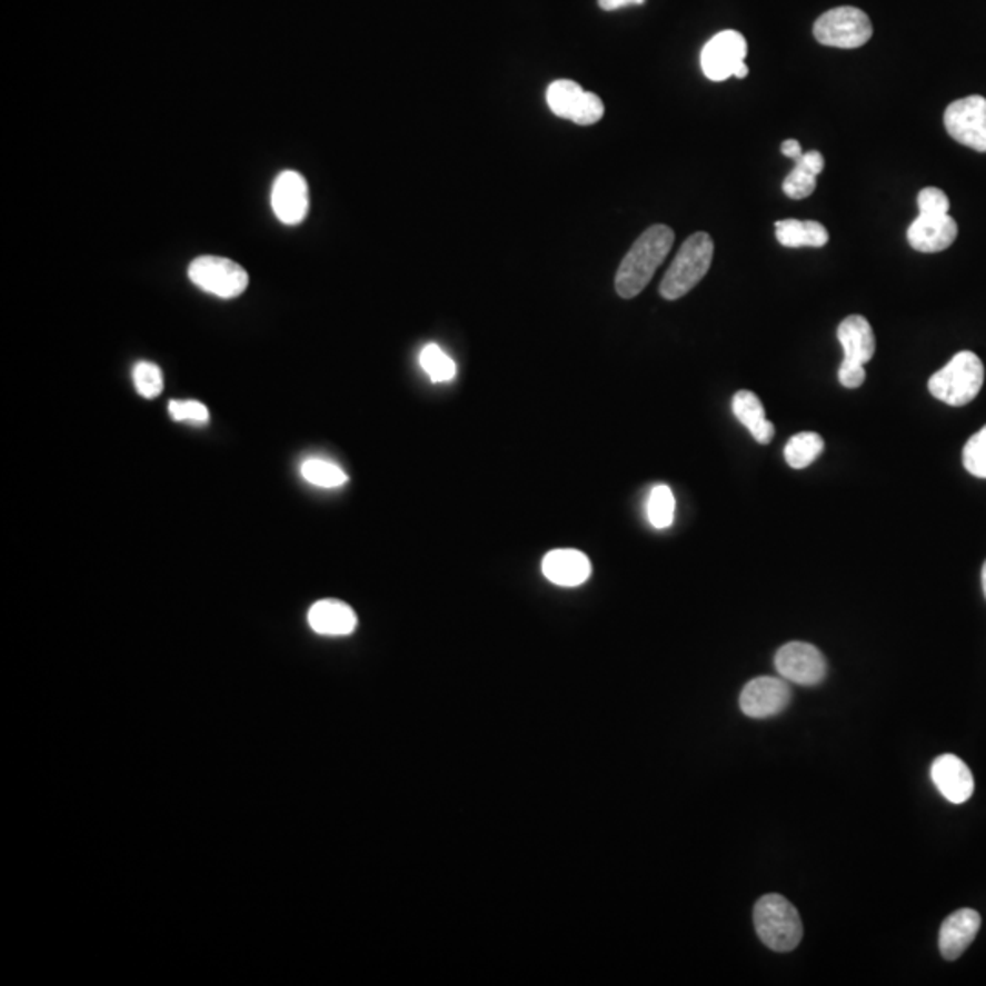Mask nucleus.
Here are the masks:
<instances>
[{
    "label": "nucleus",
    "mask_w": 986,
    "mask_h": 986,
    "mask_svg": "<svg viewBox=\"0 0 986 986\" xmlns=\"http://www.w3.org/2000/svg\"><path fill=\"white\" fill-rule=\"evenodd\" d=\"M675 232L667 226H653L634 241L616 272V292L625 300L638 297L669 256Z\"/></svg>",
    "instance_id": "f257e3e1"
},
{
    "label": "nucleus",
    "mask_w": 986,
    "mask_h": 986,
    "mask_svg": "<svg viewBox=\"0 0 986 986\" xmlns=\"http://www.w3.org/2000/svg\"><path fill=\"white\" fill-rule=\"evenodd\" d=\"M715 256V241L707 232L689 236L659 283L665 300H678L693 291L707 272Z\"/></svg>",
    "instance_id": "f03ea898"
},
{
    "label": "nucleus",
    "mask_w": 986,
    "mask_h": 986,
    "mask_svg": "<svg viewBox=\"0 0 986 986\" xmlns=\"http://www.w3.org/2000/svg\"><path fill=\"white\" fill-rule=\"evenodd\" d=\"M985 382V366L982 358L972 351H962L946 363L945 368L932 375L928 389L940 402L948 406H966L976 399Z\"/></svg>",
    "instance_id": "7ed1b4c3"
},
{
    "label": "nucleus",
    "mask_w": 986,
    "mask_h": 986,
    "mask_svg": "<svg viewBox=\"0 0 986 986\" xmlns=\"http://www.w3.org/2000/svg\"><path fill=\"white\" fill-rule=\"evenodd\" d=\"M755 928L761 943L775 952H791L803 940L804 926L797 908L783 895H764L755 906Z\"/></svg>",
    "instance_id": "20e7f679"
},
{
    "label": "nucleus",
    "mask_w": 986,
    "mask_h": 986,
    "mask_svg": "<svg viewBox=\"0 0 986 986\" xmlns=\"http://www.w3.org/2000/svg\"><path fill=\"white\" fill-rule=\"evenodd\" d=\"M813 36L824 47L855 50L872 39L874 26L859 8L840 6L818 17L813 26Z\"/></svg>",
    "instance_id": "39448f33"
},
{
    "label": "nucleus",
    "mask_w": 986,
    "mask_h": 986,
    "mask_svg": "<svg viewBox=\"0 0 986 986\" xmlns=\"http://www.w3.org/2000/svg\"><path fill=\"white\" fill-rule=\"evenodd\" d=\"M746 56V37L735 30L720 31L701 50V70L715 82L727 81L729 77L746 79L749 76Z\"/></svg>",
    "instance_id": "423d86ee"
},
{
    "label": "nucleus",
    "mask_w": 986,
    "mask_h": 986,
    "mask_svg": "<svg viewBox=\"0 0 986 986\" xmlns=\"http://www.w3.org/2000/svg\"><path fill=\"white\" fill-rule=\"evenodd\" d=\"M189 278L201 291L218 298L240 297L249 286V275L236 261L220 256H200L189 267Z\"/></svg>",
    "instance_id": "0eeeda50"
},
{
    "label": "nucleus",
    "mask_w": 986,
    "mask_h": 986,
    "mask_svg": "<svg viewBox=\"0 0 986 986\" xmlns=\"http://www.w3.org/2000/svg\"><path fill=\"white\" fill-rule=\"evenodd\" d=\"M945 128L952 139L976 152H986V99H957L945 110Z\"/></svg>",
    "instance_id": "6e6552de"
},
{
    "label": "nucleus",
    "mask_w": 986,
    "mask_h": 986,
    "mask_svg": "<svg viewBox=\"0 0 986 986\" xmlns=\"http://www.w3.org/2000/svg\"><path fill=\"white\" fill-rule=\"evenodd\" d=\"M775 667L784 680L791 684L818 685L828 675V661L823 653L811 644L791 641L778 649L775 656Z\"/></svg>",
    "instance_id": "1a4fd4ad"
},
{
    "label": "nucleus",
    "mask_w": 986,
    "mask_h": 986,
    "mask_svg": "<svg viewBox=\"0 0 986 986\" xmlns=\"http://www.w3.org/2000/svg\"><path fill=\"white\" fill-rule=\"evenodd\" d=\"M791 701V687L786 680L760 676L741 689L740 709L749 718H771L787 709Z\"/></svg>",
    "instance_id": "9d476101"
},
{
    "label": "nucleus",
    "mask_w": 986,
    "mask_h": 986,
    "mask_svg": "<svg viewBox=\"0 0 986 986\" xmlns=\"http://www.w3.org/2000/svg\"><path fill=\"white\" fill-rule=\"evenodd\" d=\"M271 205L283 226H298L309 212V187L306 178L295 170H286L272 185Z\"/></svg>",
    "instance_id": "9b49d317"
},
{
    "label": "nucleus",
    "mask_w": 986,
    "mask_h": 986,
    "mask_svg": "<svg viewBox=\"0 0 986 986\" xmlns=\"http://www.w3.org/2000/svg\"><path fill=\"white\" fill-rule=\"evenodd\" d=\"M908 243L919 252H940L956 241L957 223L950 215L919 212L917 220L908 227Z\"/></svg>",
    "instance_id": "f8f14e48"
},
{
    "label": "nucleus",
    "mask_w": 986,
    "mask_h": 986,
    "mask_svg": "<svg viewBox=\"0 0 986 986\" xmlns=\"http://www.w3.org/2000/svg\"><path fill=\"white\" fill-rule=\"evenodd\" d=\"M932 780L952 804H965L974 793L970 767L956 755H940L932 764Z\"/></svg>",
    "instance_id": "ddd939ff"
},
{
    "label": "nucleus",
    "mask_w": 986,
    "mask_h": 986,
    "mask_svg": "<svg viewBox=\"0 0 986 986\" xmlns=\"http://www.w3.org/2000/svg\"><path fill=\"white\" fill-rule=\"evenodd\" d=\"M982 928V915L970 908H963L946 917L940 926L939 950L948 962H956L976 939Z\"/></svg>",
    "instance_id": "4468645a"
},
{
    "label": "nucleus",
    "mask_w": 986,
    "mask_h": 986,
    "mask_svg": "<svg viewBox=\"0 0 986 986\" xmlns=\"http://www.w3.org/2000/svg\"><path fill=\"white\" fill-rule=\"evenodd\" d=\"M542 574L548 581L559 587H579L592 574L588 557L574 548H559L548 552L542 559Z\"/></svg>",
    "instance_id": "2eb2a0df"
},
{
    "label": "nucleus",
    "mask_w": 986,
    "mask_h": 986,
    "mask_svg": "<svg viewBox=\"0 0 986 986\" xmlns=\"http://www.w3.org/2000/svg\"><path fill=\"white\" fill-rule=\"evenodd\" d=\"M837 338L844 349L843 363L864 366L875 355V335L866 318L851 315L844 318L837 329Z\"/></svg>",
    "instance_id": "dca6fc26"
},
{
    "label": "nucleus",
    "mask_w": 986,
    "mask_h": 986,
    "mask_svg": "<svg viewBox=\"0 0 986 986\" xmlns=\"http://www.w3.org/2000/svg\"><path fill=\"white\" fill-rule=\"evenodd\" d=\"M307 619L311 629L322 636H348L358 624L353 608L338 599H322L312 605Z\"/></svg>",
    "instance_id": "f3484780"
},
{
    "label": "nucleus",
    "mask_w": 986,
    "mask_h": 986,
    "mask_svg": "<svg viewBox=\"0 0 986 986\" xmlns=\"http://www.w3.org/2000/svg\"><path fill=\"white\" fill-rule=\"evenodd\" d=\"M733 414L747 430L751 431L753 439L758 445H769L775 437V426L767 419L766 409L757 395L747 389H741L733 397Z\"/></svg>",
    "instance_id": "a211bd4d"
},
{
    "label": "nucleus",
    "mask_w": 986,
    "mask_h": 986,
    "mask_svg": "<svg viewBox=\"0 0 986 986\" xmlns=\"http://www.w3.org/2000/svg\"><path fill=\"white\" fill-rule=\"evenodd\" d=\"M824 170V156L817 150L795 159V169L784 179L783 190L791 200H804L817 189V176Z\"/></svg>",
    "instance_id": "6ab92c4d"
},
{
    "label": "nucleus",
    "mask_w": 986,
    "mask_h": 986,
    "mask_svg": "<svg viewBox=\"0 0 986 986\" xmlns=\"http://www.w3.org/2000/svg\"><path fill=\"white\" fill-rule=\"evenodd\" d=\"M775 232L780 246L789 249L800 247H824L829 241V232L818 221L783 220L775 223Z\"/></svg>",
    "instance_id": "aec40b11"
},
{
    "label": "nucleus",
    "mask_w": 986,
    "mask_h": 986,
    "mask_svg": "<svg viewBox=\"0 0 986 986\" xmlns=\"http://www.w3.org/2000/svg\"><path fill=\"white\" fill-rule=\"evenodd\" d=\"M587 93L579 87L578 82L570 79H559L554 81L547 90V102L550 110L556 113L557 118L568 119L572 121L578 116L579 108L587 99Z\"/></svg>",
    "instance_id": "412c9836"
},
{
    "label": "nucleus",
    "mask_w": 986,
    "mask_h": 986,
    "mask_svg": "<svg viewBox=\"0 0 986 986\" xmlns=\"http://www.w3.org/2000/svg\"><path fill=\"white\" fill-rule=\"evenodd\" d=\"M824 451V439L818 434H813V431H803V434L793 435L789 442L786 445V450H784V457H786L787 465L795 468V470H803V468H808L811 462L818 459V457L823 456Z\"/></svg>",
    "instance_id": "4be33fe9"
},
{
    "label": "nucleus",
    "mask_w": 986,
    "mask_h": 986,
    "mask_svg": "<svg viewBox=\"0 0 986 986\" xmlns=\"http://www.w3.org/2000/svg\"><path fill=\"white\" fill-rule=\"evenodd\" d=\"M302 476L307 482L320 488H338L348 482V474L326 459H307L302 465Z\"/></svg>",
    "instance_id": "5701e85b"
},
{
    "label": "nucleus",
    "mask_w": 986,
    "mask_h": 986,
    "mask_svg": "<svg viewBox=\"0 0 986 986\" xmlns=\"http://www.w3.org/2000/svg\"><path fill=\"white\" fill-rule=\"evenodd\" d=\"M420 368L425 369L426 375L434 382H448L456 377V362L451 360L437 343H428L420 351Z\"/></svg>",
    "instance_id": "b1692460"
},
{
    "label": "nucleus",
    "mask_w": 986,
    "mask_h": 986,
    "mask_svg": "<svg viewBox=\"0 0 986 986\" xmlns=\"http://www.w3.org/2000/svg\"><path fill=\"white\" fill-rule=\"evenodd\" d=\"M675 496H673V490H670L669 486L659 485L653 488L649 506H647L650 525L658 528V530L669 528L673 525V519H675Z\"/></svg>",
    "instance_id": "393cba45"
},
{
    "label": "nucleus",
    "mask_w": 986,
    "mask_h": 986,
    "mask_svg": "<svg viewBox=\"0 0 986 986\" xmlns=\"http://www.w3.org/2000/svg\"><path fill=\"white\" fill-rule=\"evenodd\" d=\"M133 384L145 399H156L163 391V374L152 362H139L133 368Z\"/></svg>",
    "instance_id": "a878e982"
},
{
    "label": "nucleus",
    "mask_w": 986,
    "mask_h": 986,
    "mask_svg": "<svg viewBox=\"0 0 986 986\" xmlns=\"http://www.w3.org/2000/svg\"><path fill=\"white\" fill-rule=\"evenodd\" d=\"M963 465L972 476L986 479V426L976 435H972L970 440L966 442Z\"/></svg>",
    "instance_id": "bb28decb"
},
{
    "label": "nucleus",
    "mask_w": 986,
    "mask_h": 986,
    "mask_svg": "<svg viewBox=\"0 0 986 986\" xmlns=\"http://www.w3.org/2000/svg\"><path fill=\"white\" fill-rule=\"evenodd\" d=\"M170 415L172 419L179 422H196V425H205L209 422V409L201 405L198 400H170Z\"/></svg>",
    "instance_id": "cd10ccee"
},
{
    "label": "nucleus",
    "mask_w": 986,
    "mask_h": 986,
    "mask_svg": "<svg viewBox=\"0 0 986 986\" xmlns=\"http://www.w3.org/2000/svg\"><path fill=\"white\" fill-rule=\"evenodd\" d=\"M917 207H919V212L948 215L950 212V200H948V196L943 190L936 189V187H926L917 196Z\"/></svg>",
    "instance_id": "c85d7f7f"
},
{
    "label": "nucleus",
    "mask_w": 986,
    "mask_h": 986,
    "mask_svg": "<svg viewBox=\"0 0 986 986\" xmlns=\"http://www.w3.org/2000/svg\"><path fill=\"white\" fill-rule=\"evenodd\" d=\"M864 380H866L864 366H848V363H840V368H838V382L843 384L844 388H860Z\"/></svg>",
    "instance_id": "c756f323"
},
{
    "label": "nucleus",
    "mask_w": 986,
    "mask_h": 986,
    "mask_svg": "<svg viewBox=\"0 0 986 986\" xmlns=\"http://www.w3.org/2000/svg\"><path fill=\"white\" fill-rule=\"evenodd\" d=\"M598 4L601 10L614 11L619 10V8H625V6L645 4V0H598Z\"/></svg>",
    "instance_id": "7c9ffc66"
},
{
    "label": "nucleus",
    "mask_w": 986,
    "mask_h": 986,
    "mask_svg": "<svg viewBox=\"0 0 986 986\" xmlns=\"http://www.w3.org/2000/svg\"><path fill=\"white\" fill-rule=\"evenodd\" d=\"M780 150H783V153L784 156H786V158L793 159V161L800 158V156H803L804 153L803 147H800V143H798L797 139H786V141H784L783 143V147H780Z\"/></svg>",
    "instance_id": "2f4dec72"
},
{
    "label": "nucleus",
    "mask_w": 986,
    "mask_h": 986,
    "mask_svg": "<svg viewBox=\"0 0 986 986\" xmlns=\"http://www.w3.org/2000/svg\"><path fill=\"white\" fill-rule=\"evenodd\" d=\"M982 581H983V592H985V598H986V561H985V565H983Z\"/></svg>",
    "instance_id": "473e14b6"
}]
</instances>
